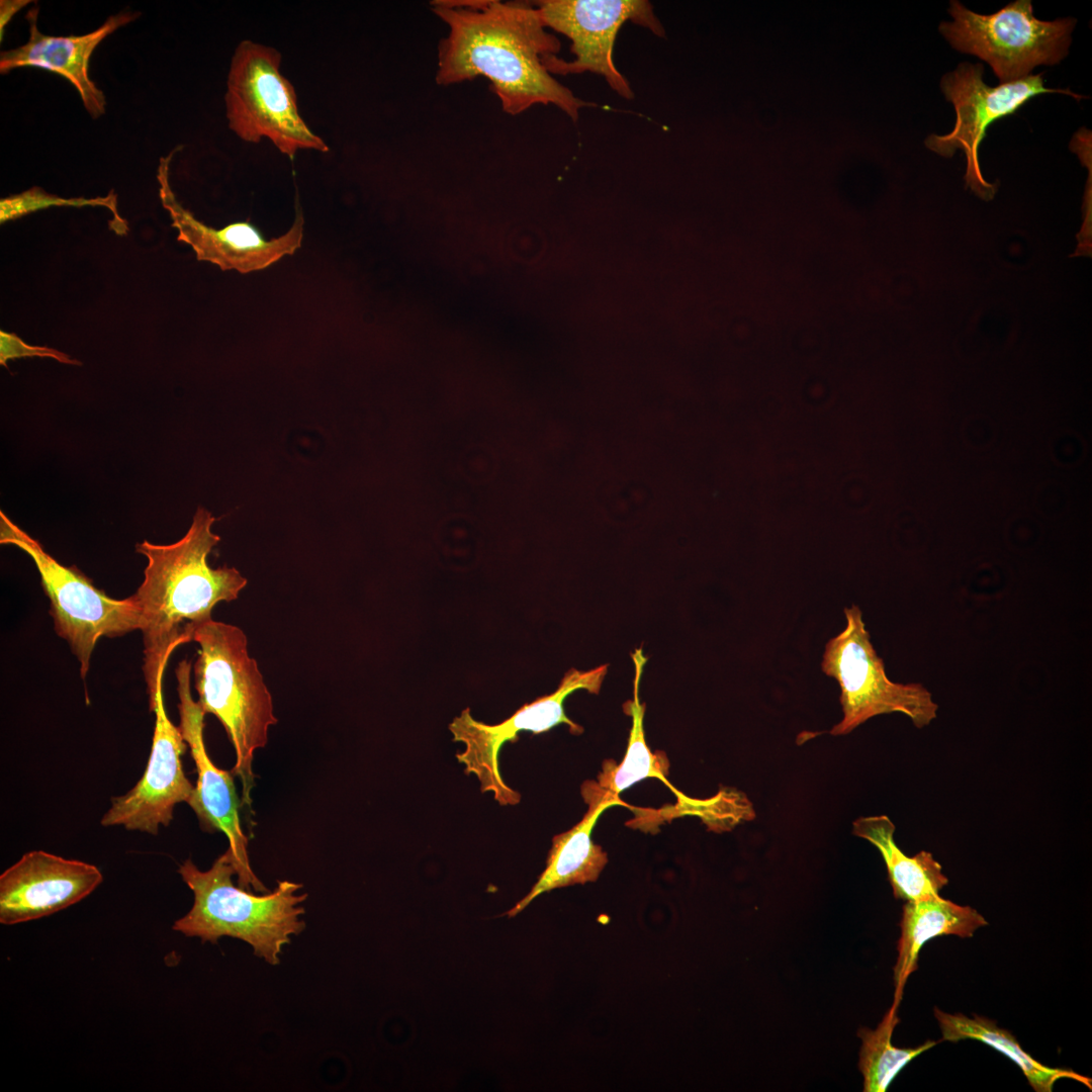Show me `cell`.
Instances as JSON below:
<instances>
[{
  "label": "cell",
  "instance_id": "obj_11",
  "mask_svg": "<svg viewBox=\"0 0 1092 1092\" xmlns=\"http://www.w3.org/2000/svg\"><path fill=\"white\" fill-rule=\"evenodd\" d=\"M545 27L571 40L574 59L566 62L553 56L546 62L551 74L592 72L603 76L610 87L626 99L633 91L618 71L613 52L619 29L626 21L664 36V28L645 0H542L534 4Z\"/></svg>",
  "mask_w": 1092,
  "mask_h": 1092
},
{
  "label": "cell",
  "instance_id": "obj_19",
  "mask_svg": "<svg viewBox=\"0 0 1092 1092\" xmlns=\"http://www.w3.org/2000/svg\"><path fill=\"white\" fill-rule=\"evenodd\" d=\"M895 825L885 815L861 817L853 822L854 835L875 845L886 863L897 899L916 901L939 895L948 883L932 854L922 850L907 856L894 840Z\"/></svg>",
  "mask_w": 1092,
  "mask_h": 1092
},
{
  "label": "cell",
  "instance_id": "obj_1",
  "mask_svg": "<svg viewBox=\"0 0 1092 1092\" xmlns=\"http://www.w3.org/2000/svg\"><path fill=\"white\" fill-rule=\"evenodd\" d=\"M431 6L448 26L438 47V85L485 77L511 115L535 104H553L576 120L581 107L594 105L548 71L546 62L557 56L560 41L546 30L534 4L437 0Z\"/></svg>",
  "mask_w": 1092,
  "mask_h": 1092
},
{
  "label": "cell",
  "instance_id": "obj_25",
  "mask_svg": "<svg viewBox=\"0 0 1092 1092\" xmlns=\"http://www.w3.org/2000/svg\"><path fill=\"white\" fill-rule=\"evenodd\" d=\"M28 0H1L0 2V38L3 39V31L12 17L25 7Z\"/></svg>",
  "mask_w": 1092,
  "mask_h": 1092
},
{
  "label": "cell",
  "instance_id": "obj_6",
  "mask_svg": "<svg viewBox=\"0 0 1092 1092\" xmlns=\"http://www.w3.org/2000/svg\"><path fill=\"white\" fill-rule=\"evenodd\" d=\"M0 543L14 545L33 560L44 594L50 600L54 629L64 639L86 679L97 641L115 638L140 630L141 609L132 596L113 599L76 566H65L50 555L38 542L0 512Z\"/></svg>",
  "mask_w": 1092,
  "mask_h": 1092
},
{
  "label": "cell",
  "instance_id": "obj_10",
  "mask_svg": "<svg viewBox=\"0 0 1092 1092\" xmlns=\"http://www.w3.org/2000/svg\"><path fill=\"white\" fill-rule=\"evenodd\" d=\"M981 64L962 63L941 78V90L956 110L953 129L946 134H930L926 147L932 152L951 157L960 150L965 154L967 170L966 188L980 198L990 200L997 191L998 183H988L982 175L978 150L985 138L987 127L997 119L1012 114L1030 98L1044 93H1061L1081 99L1069 89H1052L1043 85L1042 74L1001 83L991 87L983 81Z\"/></svg>",
  "mask_w": 1092,
  "mask_h": 1092
},
{
  "label": "cell",
  "instance_id": "obj_4",
  "mask_svg": "<svg viewBox=\"0 0 1092 1092\" xmlns=\"http://www.w3.org/2000/svg\"><path fill=\"white\" fill-rule=\"evenodd\" d=\"M178 873L194 895L189 912L173 925L185 936L211 943L222 936L238 938L248 942L258 958L278 965L290 936L305 928L300 917L305 912L301 903L307 894L299 893L301 884L278 881L273 892L255 895L234 885L237 874L228 851L207 871L199 870L188 858Z\"/></svg>",
  "mask_w": 1092,
  "mask_h": 1092
},
{
  "label": "cell",
  "instance_id": "obj_5",
  "mask_svg": "<svg viewBox=\"0 0 1092 1092\" xmlns=\"http://www.w3.org/2000/svg\"><path fill=\"white\" fill-rule=\"evenodd\" d=\"M281 53L275 48L242 40L231 60L224 94L229 128L242 141L269 140L293 159L302 150L330 151L299 113L292 83L280 71Z\"/></svg>",
  "mask_w": 1092,
  "mask_h": 1092
},
{
  "label": "cell",
  "instance_id": "obj_8",
  "mask_svg": "<svg viewBox=\"0 0 1092 1092\" xmlns=\"http://www.w3.org/2000/svg\"><path fill=\"white\" fill-rule=\"evenodd\" d=\"M950 22L939 31L952 48L987 62L1001 83L1025 78L1038 65H1055L1067 55L1072 18L1043 21L1033 15L1029 0L1014 1L999 11L984 15L951 1Z\"/></svg>",
  "mask_w": 1092,
  "mask_h": 1092
},
{
  "label": "cell",
  "instance_id": "obj_18",
  "mask_svg": "<svg viewBox=\"0 0 1092 1092\" xmlns=\"http://www.w3.org/2000/svg\"><path fill=\"white\" fill-rule=\"evenodd\" d=\"M987 924L976 909L958 905L939 895L907 901L903 907L894 968V1003L900 1004L904 986L909 976L917 970L919 952L924 943L942 935L971 937L977 929Z\"/></svg>",
  "mask_w": 1092,
  "mask_h": 1092
},
{
  "label": "cell",
  "instance_id": "obj_14",
  "mask_svg": "<svg viewBox=\"0 0 1092 1092\" xmlns=\"http://www.w3.org/2000/svg\"><path fill=\"white\" fill-rule=\"evenodd\" d=\"M162 681L163 678L149 703L155 714V727L147 767L133 788L111 799V806L100 821L104 827L122 826L157 835L161 826H169L175 807L187 802L193 791L181 760L188 745L179 726L167 714Z\"/></svg>",
  "mask_w": 1092,
  "mask_h": 1092
},
{
  "label": "cell",
  "instance_id": "obj_22",
  "mask_svg": "<svg viewBox=\"0 0 1092 1092\" xmlns=\"http://www.w3.org/2000/svg\"><path fill=\"white\" fill-rule=\"evenodd\" d=\"M894 1003L874 1030L861 1028L858 1067L863 1077V1091L885 1092L899 1072L913 1059L933 1048L937 1041L926 1040L915 1048H897L892 1034L899 1021Z\"/></svg>",
  "mask_w": 1092,
  "mask_h": 1092
},
{
  "label": "cell",
  "instance_id": "obj_15",
  "mask_svg": "<svg viewBox=\"0 0 1092 1092\" xmlns=\"http://www.w3.org/2000/svg\"><path fill=\"white\" fill-rule=\"evenodd\" d=\"M103 881L91 863L31 850L0 876V923L14 925L64 910Z\"/></svg>",
  "mask_w": 1092,
  "mask_h": 1092
},
{
  "label": "cell",
  "instance_id": "obj_13",
  "mask_svg": "<svg viewBox=\"0 0 1092 1092\" xmlns=\"http://www.w3.org/2000/svg\"><path fill=\"white\" fill-rule=\"evenodd\" d=\"M177 147L161 157L157 169L159 197L177 230V241L189 245L198 261L217 265L222 271L242 274L263 270L287 255H293L303 239L304 217L299 205L290 229L280 237L266 239L248 220L234 221L223 228L209 226L186 209L177 199L170 183V167Z\"/></svg>",
  "mask_w": 1092,
  "mask_h": 1092
},
{
  "label": "cell",
  "instance_id": "obj_17",
  "mask_svg": "<svg viewBox=\"0 0 1092 1092\" xmlns=\"http://www.w3.org/2000/svg\"><path fill=\"white\" fill-rule=\"evenodd\" d=\"M581 794L588 804L587 812L571 829L553 837L545 870L530 892L504 915L515 917L546 892L598 880L608 863V854L594 843L592 832L602 813L611 806L622 804V801L604 797L587 782L581 787Z\"/></svg>",
  "mask_w": 1092,
  "mask_h": 1092
},
{
  "label": "cell",
  "instance_id": "obj_16",
  "mask_svg": "<svg viewBox=\"0 0 1092 1092\" xmlns=\"http://www.w3.org/2000/svg\"><path fill=\"white\" fill-rule=\"evenodd\" d=\"M38 8L25 15L29 27L28 40L0 55V73L33 67L56 73L67 79L77 90L83 106L92 118L105 113L106 99L101 89L89 77L90 58L96 48L119 27L133 21L139 12L122 11L109 16L95 30L81 35H49L37 26Z\"/></svg>",
  "mask_w": 1092,
  "mask_h": 1092
},
{
  "label": "cell",
  "instance_id": "obj_9",
  "mask_svg": "<svg viewBox=\"0 0 1092 1092\" xmlns=\"http://www.w3.org/2000/svg\"><path fill=\"white\" fill-rule=\"evenodd\" d=\"M607 671L608 664L586 671L571 668L564 673L552 694L523 705L498 724L475 720L470 708H465L448 726L453 741L462 742L465 746L463 751L456 754L457 760L465 766V774L474 775L480 783L481 792L491 793L499 805L520 803L521 795L509 787L500 775L498 755L502 747L506 742H516L520 732L540 734L560 724L568 726L572 734L582 733L583 728L567 717L563 703L578 690L599 694Z\"/></svg>",
  "mask_w": 1092,
  "mask_h": 1092
},
{
  "label": "cell",
  "instance_id": "obj_3",
  "mask_svg": "<svg viewBox=\"0 0 1092 1092\" xmlns=\"http://www.w3.org/2000/svg\"><path fill=\"white\" fill-rule=\"evenodd\" d=\"M192 641L199 646L193 664L197 703L223 726L236 754L232 774L241 779L242 800L250 807L254 753L266 746L278 721L272 696L241 628L211 618L194 628Z\"/></svg>",
  "mask_w": 1092,
  "mask_h": 1092
},
{
  "label": "cell",
  "instance_id": "obj_23",
  "mask_svg": "<svg viewBox=\"0 0 1092 1092\" xmlns=\"http://www.w3.org/2000/svg\"><path fill=\"white\" fill-rule=\"evenodd\" d=\"M51 206H71V207H84V206H101L109 209L113 218L111 221V229L118 235H125L127 233V223L119 215L117 210L116 194L110 191L106 196H99L95 198H63L54 194H50L39 187H31L19 194L11 195L0 200V222L5 223L9 220L22 217L26 214L38 211L40 209L49 208Z\"/></svg>",
  "mask_w": 1092,
  "mask_h": 1092
},
{
  "label": "cell",
  "instance_id": "obj_21",
  "mask_svg": "<svg viewBox=\"0 0 1092 1092\" xmlns=\"http://www.w3.org/2000/svg\"><path fill=\"white\" fill-rule=\"evenodd\" d=\"M934 1016L943 1040L974 1039L990 1045L1012 1060L1037 1092H1051L1054 1084L1062 1078L1078 1081L1091 1088V1079L1085 1076L1068 1069L1051 1068L1035 1061L1008 1030L988 1018L978 1015L968 1017L961 1013L949 1014L938 1008H934Z\"/></svg>",
  "mask_w": 1092,
  "mask_h": 1092
},
{
  "label": "cell",
  "instance_id": "obj_20",
  "mask_svg": "<svg viewBox=\"0 0 1092 1092\" xmlns=\"http://www.w3.org/2000/svg\"><path fill=\"white\" fill-rule=\"evenodd\" d=\"M634 675V697L623 705L626 714L632 718L628 748L624 759L620 764L607 760L603 764V771L598 776V783L590 784L605 797L615 801H621L619 794L630 788L639 781L647 778H656L665 783L668 774V759L662 752L652 753L644 736L643 718L645 705L640 702L639 687L644 665L647 658L642 648H636L631 654Z\"/></svg>",
  "mask_w": 1092,
  "mask_h": 1092
},
{
  "label": "cell",
  "instance_id": "obj_12",
  "mask_svg": "<svg viewBox=\"0 0 1092 1092\" xmlns=\"http://www.w3.org/2000/svg\"><path fill=\"white\" fill-rule=\"evenodd\" d=\"M191 662L182 660L176 668L179 728L190 747L197 779L187 804L194 811L200 827L208 832H222L228 853L238 877V885L248 891L268 892L254 874L248 852V837L240 819V799L232 771L218 768L210 759L203 740L204 716L190 690Z\"/></svg>",
  "mask_w": 1092,
  "mask_h": 1092
},
{
  "label": "cell",
  "instance_id": "obj_24",
  "mask_svg": "<svg viewBox=\"0 0 1092 1092\" xmlns=\"http://www.w3.org/2000/svg\"><path fill=\"white\" fill-rule=\"evenodd\" d=\"M23 357H48L58 362L71 365H79L80 362L71 358L64 352L46 346H32L26 344L14 333L0 331V364L7 366L10 359Z\"/></svg>",
  "mask_w": 1092,
  "mask_h": 1092
},
{
  "label": "cell",
  "instance_id": "obj_2",
  "mask_svg": "<svg viewBox=\"0 0 1092 1092\" xmlns=\"http://www.w3.org/2000/svg\"><path fill=\"white\" fill-rule=\"evenodd\" d=\"M215 521L210 512L198 508L178 541L163 545L145 540L135 545V551L148 561L132 597L142 613L143 673L149 703L173 651L192 641L194 628L211 619L218 603L237 600L247 585V578L237 568H213L207 562L220 540L211 530Z\"/></svg>",
  "mask_w": 1092,
  "mask_h": 1092
},
{
  "label": "cell",
  "instance_id": "obj_7",
  "mask_svg": "<svg viewBox=\"0 0 1092 1092\" xmlns=\"http://www.w3.org/2000/svg\"><path fill=\"white\" fill-rule=\"evenodd\" d=\"M845 628L825 644L821 670L840 687L843 717L830 730L845 735L867 720L890 713L910 718L917 728L929 725L937 715V704L921 684L892 681L878 655L856 605L844 608Z\"/></svg>",
  "mask_w": 1092,
  "mask_h": 1092
}]
</instances>
